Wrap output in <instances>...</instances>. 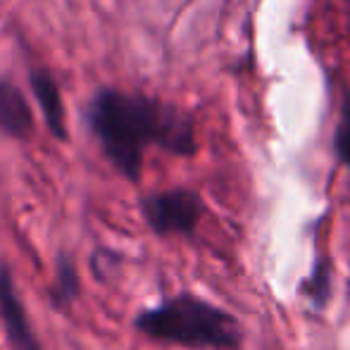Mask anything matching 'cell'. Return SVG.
Listing matches in <instances>:
<instances>
[{"label": "cell", "instance_id": "8992f818", "mask_svg": "<svg viewBox=\"0 0 350 350\" xmlns=\"http://www.w3.org/2000/svg\"><path fill=\"white\" fill-rule=\"evenodd\" d=\"M29 83H31L33 98H36L38 107L43 112V120L48 124V131L55 136L57 141H67V120H65V103H62V93L57 86L55 77L43 67H36L29 74Z\"/></svg>", "mask_w": 350, "mask_h": 350}, {"label": "cell", "instance_id": "ba28073f", "mask_svg": "<svg viewBox=\"0 0 350 350\" xmlns=\"http://www.w3.org/2000/svg\"><path fill=\"white\" fill-rule=\"evenodd\" d=\"M303 293L310 298V303L317 310H322L329 300V293H332V265H329L327 258L319 255L312 265V272L310 277L303 281Z\"/></svg>", "mask_w": 350, "mask_h": 350}, {"label": "cell", "instance_id": "9c48e42d", "mask_svg": "<svg viewBox=\"0 0 350 350\" xmlns=\"http://www.w3.org/2000/svg\"><path fill=\"white\" fill-rule=\"evenodd\" d=\"M334 146H336L338 160H341L346 167H350V93L346 98V105H343V115H341V122H338Z\"/></svg>", "mask_w": 350, "mask_h": 350}, {"label": "cell", "instance_id": "6da1fadb", "mask_svg": "<svg viewBox=\"0 0 350 350\" xmlns=\"http://www.w3.org/2000/svg\"><path fill=\"white\" fill-rule=\"evenodd\" d=\"M86 122L112 167L129 181L141 179L148 146L179 157L198 150L193 117L172 103L143 93L98 88L88 103Z\"/></svg>", "mask_w": 350, "mask_h": 350}, {"label": "cell", "instance_id": "52a82bcc", "mask_svg": "<svg viewBox=\"0 0 350 350\" xmlns=\"http://www.w3.org/2000/svg\"><path fill=\"white\" fill-rule=\"evenodd\" d=\"M81 291V279L72 255L60 253L55 260V281L51 286V300L57 310H67Z\"/></svg>", "mask_w": 350, "mask_h": 350}, {"label": "cell", "instance_id": "7a4b0ae2", "mask_svg": "<svg viewBox=\"0 0 350 350\" xmlns=\"http://www.w3.org/2000/svg\"><path fill=\"white\" fill-rule=\"evenodd\" d=\"M134 324L155 341L179 343L186 348L236 350L241 343L239 322L229 312L191 293L174 295L155 308L143 310Z\"/></svg>", "mask_w": 350, "mask_h": 350}, {"label": "cell", "instance_id": "3957f363", "mask_svg": "<svg viewBox=\"0 0 350 350\" xmlns=\"http://www.w3.org/2000/svg\"><path fill=\"white\" fill-rule=\"evenodd\" d=\"M141 212L157 236H191L203 219L205 203L191 189H170L143 196Z\"/></svg>", "mask_w": 350, "mask_h": 350}, {"label": "cell", "instance_id": "5b68a950", "mask_svg": "<svg viewBox=\"0 0 350 350\" xmlns=\"http://www.w3.org/2000/svg\"><path fill=\"white\" fill-rule=\"evenodd\" d=\"M0 134L14 141H29L33 134L31 105L8 77H0Z\"/></svg>", "mask_w": 350, "mask_h": 350}, {"label": "cell", "instance_id": "277c9868", "mask_svg": "<svg viewBox=\"0 0 350 350\" xmlns=\"http://www.w3.org/2000/svg\"><path fill=\"white\" fill-rule=\"evenodd\" d=\"M0 322L12 350H43L8 262L0 258Z\"/></svg>", "mask_w": 350, "mask_h": 350}]
</instances>
